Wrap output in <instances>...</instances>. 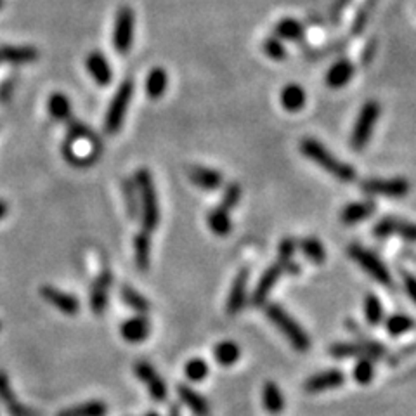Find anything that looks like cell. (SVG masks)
Segmentation results:
<instances>
[{
    "mask_svg": "<svg viewBox=\"0 0 416 416\" xmlns=\"http://www.w3.org/2000/svg\"><path fill=\"white\" fill-rule=\"evenodd\" d=\"M210 368L203 359L196 357V359H191L188 364H186V377L191 382H202L203 378L207 377Z\"/></svg>",
    "mask_w": 416,
    "mask_h": 416,
    "instance_id": "7bdbcfd3",
    "label": "cell"
},
{
    "mask_svg": "<svg viewBox=\"0 0 416 416\" xmlns=\"http://www.w3.org/2000/svg\"><path fill=\"white\" fill-rule=\"evenodd\" d=\"M240 354L242 352H240L238 344H235V342L231 340L219 342L214 349L215 361H217L221 366H233V364H236V361L240 359Z\"/></svg>",
    "mask_w": 416,
    "mask_h": 416,
    "instance_id": "f546056e",
    "label": "cell"
},
{
    "mask_svg": "<svg viewBox=\"0 0 416 416\" xmlns=\"http://www.w3.org/2000/svg\"><path fill=\"white\" fill-rule=\"evenodd\" d=\"M207 224L217 236H228L233 228L229 210H226V208L222 207L214 208V210L207 215Z\"/></svg>",
    "mask_w": 416,
    "mask_h": 416,
    "instance_id": "4316f807",
    "label": "cell"
},
{
    "mask_svg": "<svg viewBox=\"0 0 416 416\" xmlns=\"http://www.w3.org/2000/svg\"><path fill=\"white\" fill-rule=\"evenodd\" d=\"M170 416H181V415H179L177 408H172V411H170Z\"/></svg>",
    "mask_w": 416,
    "mask_h": 416,
    "instance_id": "c3c4849f",
    "label": "cell"
},
{
    "mask_svg": "<svg viewBox=\"0 0 416 416\" xmlns=\"http://www.w3.org/2000/svg\"><path fill=\"white\" fill-rule=\"evenodd\" d=\"M354 76V64L347 60H340L326 73V85L330 89H342Z\"/></svg>",
    "mask_w": 416,
    "mask_h": 416,
    "instance_id": "7402d4cb",
    "label": "cell"
},
{
    "mask_svg": "<svg viewBox=\"0 0 416 416\" xmlns=\"http://www.w3.org/2000/svg\"><path fill=\"white\" fill-rule=\"evenodd\" d=\"M361 189L370 196L383 198H403L410 191V182L403 177L394 179H366L361 182Z\"/></svg>",
    "mask_w": 416,
    "mask_h": 416,
    "instance_id": "52a82bcc",
    "label": "cell"
},
{
    "mask_svg": "<svg viewBox=\"0 0 416 416\" xmlns=\"http://www.w3.org/2000/svg\"><path fill=\"white\" fill-rule=\"evenodd\" d=\"M134 94V83L132 80H123L120 83L118 90L113 96L111 103H109L108 113H106L104 120V129L108 134H116L123 125V120H125L127 109H129L130 101H132Z\"/></svg>",
    "mask_w": 416,
    "mask_h": 416,
    "instance_id": "5b68a950",
    "label": "cell"
},
{
    "mask_svg": "<svg viewBox=\"0 0 416 416\" xmlns=\"http://www.w3.org/2000/svg\"><path fill=\"white\" fill-rule=\"evenodd\" d=\"M349 2H350V0H337V11L344 9V7L349 6Z\"/></svg>",
    "mask_w": 416,
    "mask_h": 416,
    "instance_id": "7dc6e473",
    "label": "cell"
},
{
    "mask_svg": "<svg viewBox=\"0 0 416 416\" xmlns=\"http://www.w3.org/2000/svg\"><path fill=\"white\" fill-rule=\"evenodd\" d=\"M106 413H108V408L103 401H90V403L68 408L57 416H106Z\"/></svg>",
    "mask_w": 416,
    "mask_h": 416,
    "instance_id": "d6a6232c",
    "label": "cell"
},
{
    "mask_svg": "<svg viewBox=\"0 0 416 416\" xmlns=\"http://www.w3.org/2000/svg\"><path fill=\"white\" fill-rule=\"evenodd\" d=\"M265 314H268L269 321L283 333V337L290 342L291 347L298 352H307L311 347V340H309L307 333L304 331V328L293 319L281 305L277 304H268L265 305Z\"/></svg>",
    "mask_w": 416,
    "mask_h": 416,
    "instance_id": "3957f363",
    "label": "cell"
},
{
    "mask_svg": "<svg viewBox=\"0 0 416 416\" xmlns=\"http://www.w3.org/2000/svg\"><path fill=\"white\" fill-rule=\"evenodd\" d=\"M295 250H297V243H295V240L291 238L281 240L279 247H277V255H279L277 262L283 265L284 272H298V268L293 264Z\"/></svg>",
    "mask_w": 416,
    "mask_h": 416,
    "instance_id": "836d02e7",
    "label": "cell"
},
{
    "mask_svg": "<svg viewBox=\"0 0 416 416\" xmlns=\"http://www.w3.org/2000/svg\"><path fill=\"white\" fill-rule=\"evenodd\" d=\"M85 64H87V69H89L90 76L96 80L97 85L106 87L111 83L113 69L109 67L108 60H106L103 53H97V50L90 53L89 56H87Z\"/></svg>",
    "mask_w": 416,
    "mask_h": 416,
    "instance_id": "2e32d148",
    "label": "cell"
},
{
    "mask_svg": "<svg viewBox=\"0 0 416 416\" xmlns=\"http://www.w3.org/2000/svg\"><path fill=\"white\" fill-rule=\"evenodd\" d=\"M305 101H307L305 90L300 85H297V83H290V85H286L281 90V104L288 111H300L305 106Z\"/></svg>",
    "mask_w": 416,
    "mask_h": 416,
    "instance_id": "484cf974",
    "label": "cell"
},
{
    "mask_svg": "<svg viewBox=\"0 0 416 416\" xmlns=\"http://www.w3.org/2000/svg\"><path fill=\"white\" fill-rule=\"evenodd\" d=\"M123 188V200H125V208L127 214H129L130 219L139 217V195H137V186L136 181L132 179H123L122 182Z\"/></svg>",
    "mask_w": 416,
    "mask_h": 416,
    "instance_id": "e575fe53",
    "label": "cell"
},
{
    "mask_svg": "<svg viewBox=\"0 0 416 416\" xmlns=\"http://www.w3.org/2000/svg\"><path fill=\"white\" fill-rule=\"evenodd\" d=\"M134 254H136V264L141 271H148L151 262V238L149 233L141 231L134 240Z\"/></svg>",
    "mask_w": 416,
    "mask_h": 416,
    "instance_id": "f1b7e54d",
    "label": "cell"
},
{
    "mask_svg": "<svg viewBox=\"0 0 416 416\" xmlns=\"http://www.w3.org/2000/svg\"><path fill=\"white\" fill-rule=\"evenodd\" d=\"M240 200H242V186H240L238 182H233V184H229L228 188H226L221 200V205L219 207L226 208V210H231V208L238 205Z\"/></svg>",
    "mask_w": 416,
    "mask_h": 416,
    "instance_id": "ee69618b",
    "label": "cell"
},
{
    "mask_svg": "<svg viewBox=\"0 0 416 416\" xmlns=\"http://www.w3.org/2000/svg\"><path fill=\"white\" fill-rule=\"evenodd\" d=\"M134 371H136V377L141 382L146 383L149 394L155 397L156 401H163L167 397V385L165 382L162 380L158 373H156L155 368L149 363H144V361H139V363L134 366Z\"/></svg>",
    "mask_w": 416,
    "mask_h": 416,
    "instance_id": "8fae6325",
    "label": "cell"
},
{
    "mask_svg": "<svg viewBox=\"0 0 416 416\" xmlns=\"http://www.w3.org/2000/svg\"><path fill=\"white\" fill-rule=\"evenodd\" d=\"M120 297L130 309H134L139 314H146L149 311L148 298L139 293L136 288H132L130 284H123L122 290H120Z\"/></svg>",
    "mask_w": 416,
    "mask_h": 416,
    "instance_id": "1f68e13d",
    "label": "cell"
},
{
    "mask_svg": "<svg viewBox=\"0 0 416 416\" xmlns=\"http://www.w3.org/2000/svg\"><path fill=\"white\" fill-rule=\"evenodd\" d=\"M300 250L309 261H312L314 264H323L326 261V250L324 244L316 238H305L300 242Z\"/></svg>",
    "mask_w": 416,
    "mask_h": 416,
    "instance_id": "8d00e7d4",
    "label": "cell"
},
{
    "mask_svg": "<svg viewBox=\"0 0 416 416\" xmlns=\"http://www.w3.org/2000/svg\"><path fill=\"white\" fill-rule=\"evenodd\" d=\"M146 416H160L158 413H155V411H151V413H148Z\"/></svg>",
    "mask_w": 416,
    "mask_h": 416,
    "instance_id": "681fc988",
    "label": "cell"
},
{
    "mask_svg": "<svg viewBox=\"0 0 416 416\" xmlns=\"http://www.w3.org/2000/svg\"><path fill=\"white\" fill-rule=\"evenodd\" d=\"M378 2H380V0H364L363 6L357 11L356 20H354V34H361V32L364 30V27H366V23L370 21L371 13H373L375 7L378 6Z\"/></svg>",
    "mask_w": 416,
    "mask_h": 416,
    "instance_id": "b9f144b4",
    "label": "cell"
},
{
    "mask_svg": "<svg viewBox=\"0 0 416 416\" xmlns=\"http://www.w3.org/2000/svg\"><path fill=\"white\" fill-rule=\"evenodd\" d=\"M134 42V11L130 7H120L116 13L115 30H113V46L116 53L127 54Z\"/></svg>",
    "mask_w": 416,
    "mask_h": 416,
    "instance_id": "ba28073f",
    "label": "cell"
},
{
    "mask_svg": "<svg viewBox=\"0 0 416 416\" xmlns=\"http://www.w3.org/2000/svg\"><path fill=\"white\" fill-rule=\"evenodd\" d=\"M262 401H264V406L269 413L276 415V413H281V411H283L284 399H283V394H281L279 387H277L276 383H272V382L265 383L264 390H262Z\"/></svg>",
    "mask_w": 416,
    "mask_h": 416,
    "instance_id": "4dcf8cb0",
    "label": "cell"
},
{
    "mask_svg": "<svg viewBox=\"0 0 416 416\" xmlns=\"http://www.w3.org/2000/svg\"><path fill=\"white\" fill-rule=\"evenodd\" d=\"M7 215V205H6V202H2V200H0V219H4Z\"/></svg>",
    "mask_w": 416,
    "mask_h": 416,
    "instance_id": "bcb514c9",
    "label": "cell"
},
{
    "mask_svg": "<svg viewBox=\"0 0 416 416\" xmlns=\"http://www.w3.org/2000/svg\"><path fill=\"white\" fill-rule=\"evenodd\" d=\"M49 113L56 120H68L71 115V103L63 92H56L49 99Z\"/></svg>",
    "mask_w": 416,
    "mask_h": 416,
    "instance_id": "d590c367",
    "label": "cell"
},
{
    "mask_svg": "<svg viewBox=\"0 0 416 416\" xmlns=\"http://www.w3.org/2000/svg\"><path fill=\"white\" fill-rule=\"evenodd\" d=\"M113 284V275L109 271H104L103 275L96 279L92 291H90V307L96 314H103L108 305V291Z\"/></svg>",
    "mask_w": 416,
    "mask_h": 416,
    "instance_id": "ac0fdd59",
    "label": "cell"
},
{
    "mask_svg": "<svg viewBox=\"0 0 416 416\" xmlns=\"http://www.w3.org/2000/svg\"><path fill=\"white\" fill-rule=\"evenodd\" d=\"M331 356L335 357H373V359H378V357L385 356V347L378 342L368 340V338H359L357 344H337L330 349Z\"/></svg>",
    "mask_w": 416,
    "mask_h": 416,
    "instance_id": "9c48e42d",
    "label": "cell"
},
{
    "mask_svg": "<svg viewBox=\"0 0 416 416\" xmlns=\"http://www.w3.org/2000/svg\"><path fill=\"white\" fill-rule=\"evenodd\" d=\"M188 177L193 184L202 189H207V191H214V189L221 188L222 181H224L221 172L207 169V167H189Z\"/></svg>",
    "mask_w": 416,
    "mask_h": 416,
    "instance_id": "ffe728a7",
    "label": "cell"
},
{
    "mask_svg": "<svg viewBox=\"0 0 416 416\" xmlns=\"http://www.w3.org/2000/svg\"><path fill=\"white\" fill-rule=\"evenodd\" d=\"M275 36L279 40H288V42H298L304 36V27L300 21L293 18H284L275 27Z\"/></svg>",
    "mask_w": 416,
    "mask_h": 416,
    "instance_id": "83f0119b",
    "label": "cell"
},
{
    "mask_svg": "<svg viewBox=\"0 0 416 416\" xmlns=\"http://www.w3.org/2000/svg\"><path fill=\"white\" fill-rule=\"evenodd\" d=\"M375 377V364L371 357H361L354 366V378L359 383H370Z\"/></svg>",
    "mask_w": 416,
    "mask_h": 416,
    "instance_id": "ab89813d",
    "label": "cell"
},
{
    "mask_svg": "<svg viewBox=\"0 0 416 416\" xmlns=\"http://www.w3.org/2000/svg\"><path fill=\"white\" fill-rule=\"evenodd\" d=\"M248 279H250V269H242L235 277L231 284V291L228 297V314H238L247 304V290H248Z\"/></svg>",
    "mask_w": 416,
    "mask_h": 416,
    "instance_id": "7c38bea8",
    "label": "cell"
},
{
    "mask_svg": "<svg viewBox=\"0 0 416 416\" xmlns=\"http://www.w3.org/2000/svg\"><path fill=\"white\" fill-rule=\"evenodd\" d=\"M149 331H151V324L144 316L130 317L120 326L123 340L130 342V344H139V342L146 340L149 337Z\"/></svg>",
    "mask_w": 416,
    "mask_h": 416,
    "instance_id": "e0dca14e",
    "label": "cell"
},
{
    "mask_svg": "<svg viewBox=\"0 0 416 416\" xmlns=\"http://www.w3.org/2000/svg\"><path fill=\"white\" fill-rule=\"evenodd\" d=\"M377 210V203L371 202V200H364V202H356L347 205L340 214V221L344 222L345 226H354L359 224V222L366 221Z\"/></svg>",
    "mask_w": 416,
    "mask_h": 416,
    "instance_id": "d6986e66",
    "label": "cell"
},
{
    "mask_svg": "<svg viewBox=\"0 0 416 416\" xmlns=\"http://www.w3.org/2000/svg\"><path fill=\"white\" fill-rule=\"evenodd\" d=\"M262 50L265 53V56L271 57L272 61H284L286 60V47L283 46L277 36H269L262 43Z\"/></svg>",
    "mask_w": 416,
    "mask_h": 416,
    "instance_id": "60d3db41",
    "label": "cell"
},
{
    "mask_svg": "<svg viewBox=\"0 0 416 416\" xmlns=\"http://www.w3.org/2000/svg\"><path fill=\"white\" fill-rule=\"evenodd\" d=\"M344 380V373H342L340 370H328L323 371V373L312 375V377L304 383V389L305 392L309 394L324 392V390H331L340 387Z\"/></svg>",
    "mask_w": 416,
    "mask_h": 416,
    "instance_id": "9a60e30c",
    "label": "cell"
},
{
    "mask_svg": "<svg viewBox=\"0 0 416 416\" xmlns=\"http://www.w3.org/2000/svg\"><path fill=\"white\" fill-rule=\"evenodd\" d=\"M136 186L139 198H141L142 210V231L153 233L160 224V205L158 196H156L155 182H153L149 170L141 169L136 174Z\"/></svg>",
    "mask_w": 416,
    "mask_h": 416,
    "instance_id": "7a4b0ae2",
    "label": "cell"
},
{
    "mask_svg": "<svg viewBox=\"0 0 416 416\" xmlns=\"http://www.w3.org/2000/svg\"><path fill=\"white\" fill-rule=\"evenodd\" d=\"M40 295L49 302L50 305L61 311L63 314H68V316H75L76 312L80 311V302L78 298L73 297V295L64 293V291L57 290L54 286H42L40 288Z\"/></svg>",
    "mask_w": 416,
    "mask_h": 416,
    "instance_id": "5bb4252c",
    "label": "cell"
},
{
    "mask_svg": "<svg viewBox=\"0 0 416 416\" xmlns=\"http://www.w3.org/2000/svg\"><path fill=\"white\" fill-rule=\"evenodd\" d=\"M349 257L356 262L359 268H363L364 271L368 272L375 281H378L380 284H385V286H390L392 284V275L387 269V265L383 264L380 258L375 254H371L370 250H366L361 244H350L349 250H347Z\"/></svg>",
    "mask_w": 416,
    "mask_h": 416,
    "instance_id": "8992f818",
    "label": "cell"
},
{
    "mask_svg": "<svg viewBox=\"0 0 416 416\" xmlns=\"http://www.w3.org/2000/svg\"><path fill=\"white\" fill-rule=\"evenodd\" d=\"M4 7V0H0V9H2Z\"/></svg>",
    "mask_w": 416,
    "mask_h": 416,
    "instance_id": "f907efd6",
    "label": "cell"
},
{
    "mask_svg": "<svg viewBox=\"0 0 416 416\" xmlns=\"http://www.w3.org/2000/svg\"><path fill=\"white\" fill-rule=\"evenodd\" d=\"M169 87V73L163 68H153L146 78V92L151 99H160Z\"/></svg>",
    "mask_w": 416,
    "mask_h": 416,
    "instance_id": "cb8c5ba5",
    "label": "cell"
},
{
    "mask_svg": "<svg viewBox=\"0 0 416 416\" xmlns=\"http://www.w3.org/2000/svg\"><path fill=\"white\" fill-rule=\"evenodd\" d=\"M283 272L284 269L279 262H276V264H272L271 268L265 269V272L262 275L261 279H258L257 286H255L254 295H251V302H254V305L261 307V305L265 304L269 293H271V290L275 288V284L277 283V279H279Z\"/></svg>",
    "mask_w": 416,
    "mask_h": 416,
    "instance_id": "4fadbf2b",
    "label": "cell"
},
{
    "mask_svg": "<svg viewBox=\"0 0 416 416\" xmlns=\"http://www.w3.org/2000/svg\"><path fill=\"white\" fill-rule=\"evenodd\" d=\"M0 330H2V324H0Z\"/></svg>",
    "mask_w": 416,
    "mask_h": 416,
    "instance_id": "816d5d0a",
    "label": "cell"
},
{
    "mask_svg": "<svg viewBox=\"0 0 416 416\" xmlns=\"http://www.w3.org/2000/svg\"><path fill=\"white\" fill-rule=\"evenodd\" d=\"M380 104L377 101H368L366 104L361 108L359 115H357L356 123H354L352 134H350V146L354 149H363L370 142L373 130L377 127L378 118H380Z\"/></svg>",
    "mask_w": 416,
    "mask_h": 416,
    "instance_id": "277c9868",
    "label": "cell"
},
{
    "mask_svg": "<svg viewBox=\"0 0 416 416\" xmlns=\"http://www.w3.org/2000/svg\"><path fill=\"white\" fill-rule=\"evenodd\" d=\"M300 153L309 158L311 162L319 165L324 172L333 175L335 179H338L340 182H352L356 179V170H354L352 165L342 162L340 158L333 155L330 149L324 144H321L317 139L307 137L302 139L300 142Z\"/></svg>",
    "mask_w": 416,
    "mask_h": 416,
    "instance_id": "6da1fadb",
    "label": "cell"
},
{
    "mask_svg": "<svg viewBox=\"0 0 416 416\" xmlns=\"http://www.w3.org/2000/svg\"><path fill=\"white\" fill-rule=\"evenodd\" d=\"M375 236L378 238H389V236L397 235L406 242L416 243V224L410 221H401L396 217H385L378 221L373 228Z\"/></svg>",
    "mask_w": 416,
    "mask_h": 416,
    "instance_id": "30bf717a",
    "label": "cell"
},
{
    "mask_svg": "<svg viewBox=\"0 0 416 416\" xmlns=\"http://www.w3.org/2000/svg\"><path fill=\"white\" fill-rule=\"evenodd\" d=\"M387 331H389L392 337H401V335L408 333L411 328L415 326L413 317H410L408 314H394L387 319Z\"/></svg>",
    "mask_w": 416,
    "mask_h": 416,
    "instance_id": "74e56055",
    "label": "cell"
},
{
    "mask_svg": "<svg viewBox=\"0 0 416 416\" xmlns=\"http://www.w3.org/2000/svg\"><path fill=\"white\" fill-rule=\"evenodd\" d=\"M177 394L179 397H181L182 403H184L196 416H210V406H208L205 397L200 396L198 392L189 389L188 385H179Z\"/></svg>",
    "mask_w": 416,
    "mask_h": 416,
    "instance_id": "603a6c76",
    "label": "cell"
},
{
    "mask_svg": "<svg viewBox=\"0 0 416 416\" xmlns=\"http://www.w3.org/2000/svg\"><path fill=\"white\" fill-rule=\"evenodd\" d=\"M0 401L4 403L6 410L9 411L11 416H32V411L27 410L23 404L18 401L16 394L11 389V383L7 375L0 371Z\"/></svg>",
    "mask_w": 416,
    "mask_h": 416,
    "instance_id": "44dd1931",
    "label": "cell"
},
{
    "mask_svg": "<svg viewBox=\"0 0 416 416\" xmlns=\"http://www.w3.org/2000/svg\"><path fill=\"white\" fill-rule=\"evenodd\" d=\"M364 316H366L368 323L375 324V326L382 323L383 307H382L380 298H378L377 295L368 293L366 297H364Z\"/></svg>",
    "mask_w": 416,
    "mask_h": 416,
    "instance_id": "f35d334b",
    "label": "cell"
},
{
    "mask_svg": "<svg viewBox=\"0 0 416 416\" xmlns=\"http://www.w3.org/2000/svg\"><path fill=\"white\" fill-rule=\"evenodd\" d=\"M39 57L35 47H14V46H4L0 47V61H9V63H32Z\"/></svg>",
    "mask_w": 416,
    "mask_h": 416,
    "instance_id": "d4e9b609",
    "label": "cell"
},
{
    "mask_svg": "<svg viewBox=\"0 0 416 416\" xmlns=\"http://www.w3.org/2000/svg\"><path fill=\"white\" fill-rule=\"evenodd\" d=\"M403 283L406 293L410 295L411 300L416 304V276L411 275V272H403Z\"/></svg>",
    "mask_w": 416,
    "mask_h": 416,
    "instance_id": "f6af8a7d",
    "label": "cell"
}]
</instances>
